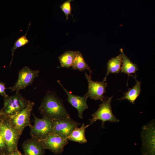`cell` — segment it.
<instances>
[{"label": "cell", "instance_id": "6da1fadb", "mask_svg": "<svg viewBox=\"0 0 155 155\" xmlns=\"http://www.w3.org/2000/svg\"><path fill=\"white\" fill-rule=\"evenodd\" d=\"M38 109L43 117L52 120L70 117L62 101L50 91L47 92L43 98Z\"/></svg>", "mask_w": 155, "mask_h": 155}, {"label": "cell", "instance_id": "7a4b0ae2", "mask_svg": "<svg viewBox=\"0 0 155 155\" xmlns=\"http://www.w3.org/2000/svg\"><path fill=\"white\" fill-rule=\"evenodd\" d=\"M34 103L28 100L27 106L24 109L13 115L6 116L12 126L20 136L25 128L32 126L30 122V117Z\"/></svg>", "mask_w": 155, "mask_h": 155}, {"label": "cell", "instance_id": "3957f363", "mask_svg": "<svg viewBox=\"0 0 155 155\" xmlns=\"http://www.w3.org/2000/svg\"><path fill=\"white\" fill-rule=\"evenodd\" d=\"M0 131L5 140L8 153L18 150L20 136L12 126L7 117L4 115L0 117Z\"/></svg>", "mask_w": 155, "mask_h": 155}, {"label": "cell", "instance_id": "277c9868", "mask_svg": "<svg viewBox=\"0 0 155 155\" xmlns=\"http://www.w3.org/2000/svg\"><path fill=\"white\" fill-rule=\"evenodd\" d=\"M34 124L30 128V134L32 138L40 141L53 134V120L45 117L37 118L34 114Z\"/></svg>", "mask_w": 155, "mask_h": 155}, {"label": "cell", "instance_id": "5b68a950", "mask_svg": "<svg viewBox=\"0 0 155 155\" xmlns=\"http://www.w3.org/2000/svg\"><path fill=\"white\" fill-rule=\"evenodd\" d=\"M142 155H155V125L154 120L144 126L141 133Z\"/></svg>", "mask_w": 155, "mask_h": 155}, {"label": "cell", "instance_id": "8992f818", "mask_svg": "<svg viewBox=\"0 0 155 155\" xmlns=\"http://www.w3.org/2000/svg\"><path fill=\"white\" fill-rule=\"evenodd\" d=\"M113 96L108 98L102 101L100 104L98 108L91 115L92 117L89 120V125H92L97 120L102 121V126L104 128V123L106 121L118 122L119 121L113 114L111 104Z\"/></svg>", "mask_w": 155, "mask_h": 155}, {"label": "cell", "instance_id": "52a82bcc", "mask_svg": "<svg viewBox=\"0 0 155 155\" xmlns=\"http://www.w3.org/2000/svg\"><path fill=\"white\" fill-rule=\"evenodd\" d=\"M3 98V106L2 109L4 115L6 116L14 115L24 109L28 101L19 92Z\"/></svg>", "mask_w": 155, "mask_h": 155}, {"label": "cell", "instance_id": "ba28073f", "mask_svg": "<svg viewBox=\"0 0 155 155\" xmlns=\"http://www.w3.org/2000/svg\"><path fill=\"white\" fill-rule=\"evenodd\" d=\"M39 70H33L27 66L24 67L18 73L17 81L12 87L9 88L12 91L19 92L20 90L24 89L32 84L35 78L39 75Z\"/></svg>", "mask_w": 155, "mask_h": 155}, {"label": "cell", "instance_id": "9c48e42d", "mask_svg": "<svg viewBox=\"0 0 155 155\" xmlns=\"http://www.w3.org/2000/svg\"><path fill=\"white\" fill-rule=\"evenodd\" d=\"M85 75L88 83V90L84 95L88 98L94 100H100L103 101L106 98L104 94L106 92L107 83L105 81H94L91 79V75H88L86 71Z\"/></svg>", "mask_w": 155, "mask_h": 155}, {"label": "cell", "instance_id": "30bf717a", "mask_svg": "<svg viewBox=\"0 0 155 155\" xmlns=\"http://www.w3.org/2000/svg\"><path fill=\"white\" fill-rule=\"evenodd\" d=\"M53 134L66 139L72 131L80 123L70 118L53 120Z\"/></svg>", "mask_w": 155, "mask_h": 155}, {"label": "cell", "instance_id": "8fae6325", "mask_svg": "<svg viewBox=\"0 0 155 155\" xmlns=\"http://www.w3.org/2000/svg\"><path fill=\"white\" fill-rule=\"evenodd\" d=\"M39 141L45 149H49L55 154H61L65 146L68 143V140L53 133Z\"/></svg>", "mask_w": 155, "mask_h": 155}, {"label": "cell", "instance_id": "7c38bea8", "mask_svg": "<svg viewBox=\"0 0 155 155\" xmlns=\"http://www.w3.org/2000/svg\"><path fill=\"white\" fill-rule=\"evenodd\" d=\"M57 82L67 94V100L68 102L77 109L79 117L83 119V113L84 111L88 108L87 103L88 98L85 95L83 96H80L72 94L71 92L68 91L63 87L60 81L58 80Z\"/></svg>", "mask_w": 155, "mask_h": 155}, {"label": "cell", "instance_id": "4fadbf2b", "mask_svg": "<svg viewBox=\"0 0 155 155\" xmlns=\"http://www.w3.org/2000/svg\"><path fill=\"white\" fill-rule=\"evenodd\" d=\"M24 155H44L45 149L38 140L31 138L26 140L22 145Z\"/></svg>", "mask_w": 155, "mask_h": 155}, {"label": "cell", "instance_id": "5bb4252c", "mask_svg": "<svg viewBox=\"0 0 155 155\" xmlns=\"http://www.w3.org/2000/svg\"><path fill=\"white\" fill-rule=\"evenodd\" d=\"M89 126V125H85L84 123H83L80 127H77L74 129L66 139L82 144L87 142L85 131L86 129Z\"/></svg>", "mask_w": 155, "mask_h": 155}, {"label": "cell", "instance_id": "9a60e30c", "mask_svg": "<svg viewBox=\"0 0 155 155\" xmlns=\"http://www.w3.org/2000/svg\"><path fill=\"white\" fill-rule=\"evenodd\" d=\"M122 56V66L120 71L121 73L127 74L129 77L132 74H135L138 69L137 65L132 63L126 56L122 49L120 50Z\"/></svg>", "mask_w": 155, "mask_h": 155}, {"label": "cell", "instance_id": "2e32d148", "mask_svg": "<svg viewBox=\"0 0 155 155\" xmlns=\"http://www.w3.org/2000/svg\"><path fill=\"white\" fill-rule=\"evenodd\" d=\"M122 61V56L121 53L108 61L107 63L106 73L103 81H106L107 76L110 73H117L119 72Z\"/></svg>", "mask_w": 155, "mask_h": 155}, {"label": "cell", "instance_id": "e0dca14e", "mask_svg": "<svg viewBox=\"0 0 155 155\" xmlns=\"http://www.w3.org/2000/svg\"><path fill=\"white\" fill-rule=\"evenodd\" d=\"M141 82L136 80L135 85L131 88H129L124 95L121 98L118 99L119 100H127L133 104L140 94L141 92Z\"/></svg>", "mask_w": 155, "mask_h": 155}, {"label": "cell", "instance_id": "ac0fdd59", "mask_svg": "<svg viewBox=\"0 0 155 155\" xmlns=\"http://www.w3.org/2000/svg\"><path fill=\"white\" fill-rule=\"evenodd\" d=\"M76 56L75 52L67 51L59 57L60 66L69 68L72 66Z\"/></svg>", "mask_w": 155, "mask_h": 155}, {"label": "cell", "instance_id": "d6986e66", "mask_svg": "<svg viewBox=\"0 0 155 155\" xmlns=\"http://www.w3.org/2000/svg\"><path fill=\"white\" fill-rule=\"evenodd\" d=\"M76 56L73 63L72 66V68L77 69L82 71L85 70H88L90 75L92 72V70L85 61L81 53L79 51H75Z\"/></svg>", "mask_w": 155, "mask_h": 155}, {"label": "cell", "instance_id": "ffe728a7", "mask_svg": "<svg viewBox=\"0 0 155 155\" xmlns=\"http://www.w3.org/2000/svg\"><path fill=\"white\" fill-rule=\"evenodd\" d=\"M30 24V22L29 23L28 28L25 34L24 35H22L18 38L15 42L13 46L11 49V51L12 58L10 63V66H11L13 61L14 53L16 50L18 48L24 46L27 44L29 42V40L27 38L26 35Z\"/></svg>", "mask_w": 155, "mask_h": 155}, {"label": "cell", "instance_id": "44dd1931", "mask_svg": "<svg viewBox=\"0 0 155 155\" xmlns=\"http://www.w3.org/2000/svg\"><path fill=\"white\" fill-rule=\"evenodd\" d=\"M73 1L68 0L65 1L60 6V7L65 14L67 20L68 19L69 15H72L71 13V2Z\"/></svg>", "mask_w": 155, "mask_h": 155}, {"label": "cell", "instance_id": "7402d4cb", "mask_svg": "<svg viewBox=\"0 0 155 155\" xmlns=\"http://www.w3.org/2000/svg\"><path fill=\"white\" fill-rule=\"evenodd\" d=\"M0 153H8L7 146L4 137L0 131Z\"/></svg>", "mask_w": 155, "mask_h": 155}, {"label": "cell", "instance_id": "603a6c76", "mask_svg": "<svg viewBox=\"0 0 155 155\" xmlns=\"http://www.w3.org/2000/svg\"><path fill=\"white\" fill-rule=\"evenodd\" d=\"M7 88L5 87V83L0 81V95L3 97H6L8 95L6 94L5 90Z\"/></svg>", "mask_w": 155, "mask_h": 155}, {"label": "cell", "instance_id": "cb8c5ba5", "mask_svg": "<svg viewBox=\"0 0 155 155\" xmlns=\"http://www.w3.org/2000/svg\"><path fill=\"white\" fill-rule=\"evenodd\" d=\"M6 155H24V154L17 150L11 153H8Z\"/></svg>", "mask_w": 155, "mask_h": 155}, {"label": "cell", "instance_id": "d4e9b609", "mask_svg": "<svg viewBox=\"0 0 155 155\" xmlns=\"http://www.w3.org/2000/svg\"><path fill=\"white\" fill-rule=\"evenodd\" d=\"M3 115H4V113L3 112L2 109H1L0 110V117Z\"/></svg>", "mask_w": 155, "mask_h": 155}, {"label": "cell", "instance_id": "484cf974", "mask_svg": "<svg viewBox=\"0 0 155 155\" xmlns=\"http://www.w3.org/2000/svg\"><path fill=\"white\" fill-rule=\"evenodd\" d=\"M6 154L4 153H0V155H6Z\"/></svg>", "mask_w": 155, "mask_h": 155}]
</instances>
